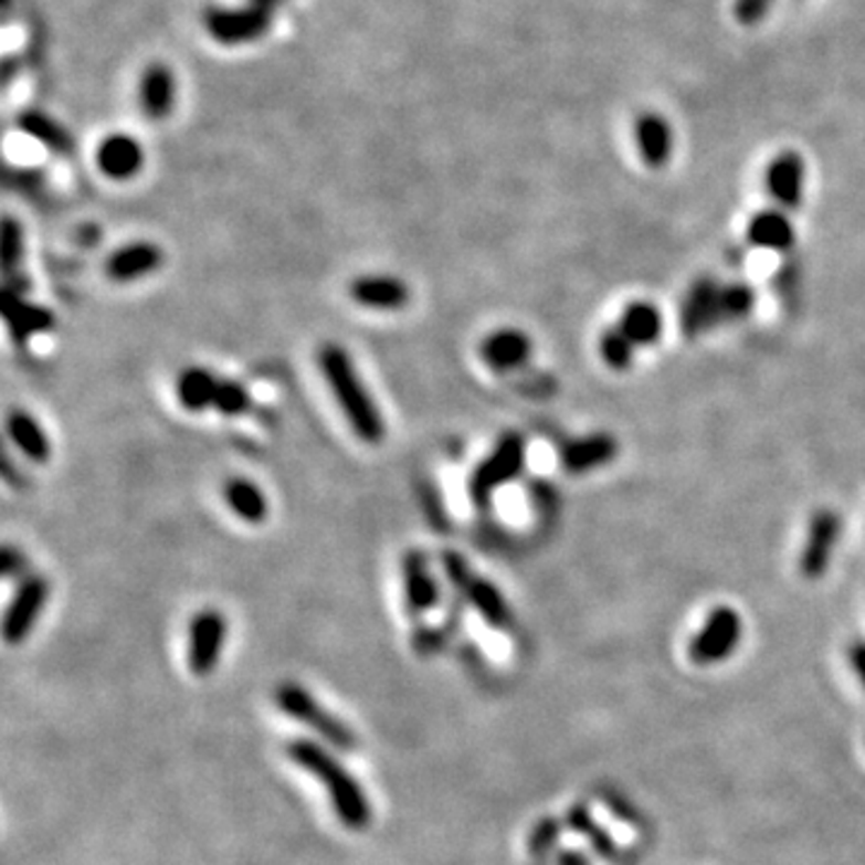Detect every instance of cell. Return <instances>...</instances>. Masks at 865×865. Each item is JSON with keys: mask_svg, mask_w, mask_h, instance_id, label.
I'll use <instances>...</instances> for the list:
<instances>
[{"mask_svg": "<svg viewBox=\"0 0 865 865\" xmlns=\"http://www.w3.org/2000/svg\"><path fill=\"white\" fill-rule=\"evenodd\" d=\"M219 388V378L212 376L208 368H188L178 378L176 392L181 404L190 411H202L214 407V397Z\"/></svg>", "mask_w": 865, "mask_h": 865, "instance_id": "24", "label": "cell"}, {"mask_svg": "<svg viewBox=\"0 0 865 865\" xmlns=\"http://www.w3.org/2000/svg\"><path fill=\"white\" fill-rule=\"evenodd\" d=\"M349 294L356 304L376 310H400L409 304V286L390 274H366L354 279Z\"/></svg>", "mask_w": 865, "mask_h": 865, "instance_id": "14", "label": "cell"}, {"mask_svg": "<svg viewBox=\"0 0 865 865\" xmlns=\"http://www.w3.org/2000/svg\"><path fill=\"white\" fill-rule=\"evenodd\" d=\"M443 633L441 630H433V627H419L414 633V650L421 654V656H431L435 654L437 650L443 647Z\"/></svg>", "mask_w": 865, "mask_h": 865, "instance_id": "34", "label": "cell"}, {"mask_svg": "<svg viewBox=\"0 0 865 865\" xmlns=\"http://www.w3.org/2000/svg\"><path fill=\"white\" fill-rule=\"evenodd\" d=\"M637 145L642 159L650 163V167H664L671 157V147H673V137L671 128L662 118L647 116L637 123Z\"/></svg>", "mask_w": 865, "mask_h": 865, "instance_id": "25", "label": "cell"}, {"mask_svg": "<svg viewBox=\"0 0 865 865\" xmlns=\"http://www.w3.org/2000/svg\"><path fill=\"white\" fill-rule=\"evenodd\" d=\"M558 836H560V822L558 820H553V817L539 820L537 825H534L531 834H529V854L534 858L546 856L548 851H551L558 844Z\"/></svg>", "mask_w": 865, "mask_h": 865, "instance_id": "33", "label": "cell"}, {"mask_svg": "<svg viewBox=\"0 0 865 865\" xmlns=\"http://www.w3.org/2000/svg\"><path fill=\"white\" fill-rule=\"evenodd\" d=\"M842 519L834 510H820L810 519L805 546L801 551V572L808 580H820L827 572L834 548L840 544Z\"/></svg>", "mask_w": 865, "mask_h": 865, "instance_id": "10", "label": "cell"}, {"mask_svg": "<svg viewBox=\"0 0 865 865\" xmlns=\"http://www.w3.org/2000/svg\"><path fill=\"white\" fill-rule=\"evenodd\" d=\"M568 820H570L572 830L582 832V834L587 836V840L594 844V848L599 851L601 856L615 858L618 851H615V846H613V842H611V836H609L606 832H603V830H599V825H594V820H592V815L587 813V808H584V805H574V808L570 810Z\"/></svg>", "mask_w": 865, "mask_h": 865, "instance_id": "30", "label": "cell"}, {"mask_svg": "<svg viewBox=\"0 0 865 865\" xmlns=\"http://www.w3.org/2000/svg\"><path fill=\"white\" fill-rule=\"evenodd\" d=\"M286 755L288 760L298 764L304 772L313 774L325 787L341 825L356 832L370 825L373 810H370L368 795L359 784V779L341 764L333 750L315 743L310 738H294L292 743H286Z\"/></svg>", "mask_w": 865, "mask_h": 865, "instance_id": "1", "label": "cell"}, {"mask_svg": "<svg viewBox=\"0 0 865 865\" xmlns=\"http://www.w3.org/2000/svg\"><path fill=\"white\" fill-rule=\"evenodd\" d=\"M18 126L27 135H32L34 140H39L41 145H46L49 149H56V152H61V155H67L73 149L71 135H67V130L61 126V123L49 118L46 114H36V112L24 114L18 120Z\"/></svg>", "mask_w": 865, "mask_h": 865, "instance_id": "26", "label": "cell"}, {"mask_svg": "<svg viewBox=\"0 0 865 865\" xmlns=\"http://www.w3.org/2000/svg\"><path fill=\"white\" fill-rule=\"evenodd\" d=\"M618 455V441L609 433H594L572 441L560 452V462L570 474H587L606 466Z\"/></svg>", "mask_w": 865, "mask_h": 865, "instance_id": "17", "label": "cell"}, {"mask_svg": "<svg viewBox=\"0 0 865 865\" xmlns=\"http://www.w3.org/2000/svg\"><path fill=\"white\" fill-rule=\"evenodd\" d=\"M558 865H589V858L577 854V851H560Z\"/></svg>", "mask_w": 865, "mask_h": 865, "instance_id": "37", "label": "cell"}, {"mask_svg": "<svg viewBox=\"0 0 865 865\" xmlns=\"http://www.w3.org/2000/svg\"><path fill=\"white\" fill-rule=\"evenodd\" d=\"M402 574H404V601L409 613L414 618L429 613L437 603V599H441V592H437V584L429 570V560H425V556L419 551H409L402 560Z\"/></svg>", "mask_w": 865, "mask_h": 865, "instance_id": "13", "label": "cell"}, {"mask_svg": "<svg viewBox=\"0 0 865 865\" xmlns=\"http://www.w3.org/2000/svg\"><path fill=\"white\" fill-rule=\"evenodd\" d=\"M599 349H601V359L606 361L613 370H627L630 363H633L635 345L630 341V337L623 333L621 327L606 329V333L601 335Z\"/></svg>", "mask_w": 865, "mask_h": 865, "instance_id": "28", "label": "cell"}, {"mask_svg": "<svg viewBox=\"0 0 865 865\" xmlns=\"http://www.w3.org/2000/svg\"><path fill=\"white\" fill-rule=\"evenodd\" d=\"M20 558H22V556H18L15 551H12L10 546L6 548V551H3V574H6V577H10L12 572L20 570V568L24 566V562H22Z\"/></svg>", "mask_w": 865, "mask_h": 865, "instance_id": "36", "label": "cell"}, {"mask_svg": "<svg viewBox=\"0 0 865 865\" xmlns=\"http://www.w3.org/2000/svg\"><path fill=\"white\" fill-rule=\"evenodd\" d=\"M249 407H251V397L241 382L219 380L217 397H214L217 411H222L226 416H239L243 411H249Z\"/></svg>", "mask_w": 865, "mask_h": 865, "instance_id": "31", "label": "cell"}, {"mask_svg": "<svg viewBox=\"0 0 865 865\" xmlns=\"http://www.w3.org/2000/svg\"><path fill=\"white\" fill-rule=\"evenodd\" d=\"M274 703L294 721L308 726L315 734H318L323 740H327V746H333L337 750H356L359 740H356L354 731L349 726L337 719L335 714H329L318 699H315L304 685L298 683H282L277 690H274Z\"/></svg>", "mask_w": 865, "mask_h": 865, "instance_id": "3", "label": "cell"}, {"mask_svg": "<svg viewBox=\"0 0 865 865\" xmlns=\"http://www.w3.org/2000/svg\"><path fill=\"white\" fill-rule=\"evenodd\" d=\"M226 642V618L217 609H204L188 623V668L192 676H210L219 666Z\"/></svg>", "mask_w": 865, "mask_h": 865, "instance_id": "7", "label": "cell"}, {"mask_svg": "<svg viewBox=\"0 0 865 865\" xmlns=\"http://www.w3.org/2000/svg\"><path fill=\"white\" fill-rule=\"evenodd\" d=\"M443 568H445L450 584L455 587L460 594H464V599L472 603L474 611L484 618L490 627L505 630L507 625L513 623V611H510V606H507V601L503 599L500 589L493 582L476 577L470 568V562H466L460 553H452V551L445 553Z\"/></svg>", "mask_w": 865, "mask_h": 865, "instance_id": "4", "label": "cell"}, {"mask_svg": "<svg viewBox=\"0 0 865 865\" xmlns=\"http://www.w3.org/2000/svg\"><path fill=\"white\" fill-rule=\"evenodd\" d=\"M748 241L764 251H777V253L789 251L795 241L791 219L779 210L760 212L758 217H752V222L748 226Z\"/></svg>", "mask_w": 865, "mask_h": 865, "instance_id": "21", "label": "cell"}, {"mask_svg": "<svg viewBox=\"0 0 865 865\" xmlns=\"http://www.w3.org/2000/svg\"><path fill=\"white\" fill-rule=\"evenodd\" d=\"M618 327L623 329L635 347H647L662 337L664 318L662 313H658V308L647 304V300H635V304H630L623 310L621 325Z\"/></svg>", "mask_w": 865, "mask_h": 865, "instance_id": "22", "label": "cell"}, {"mask_svg": "<svg viewBox=\"0 0 865 865\" xmlns=\"http://www.w3.org/2000/svg\"><path fill=\"white\" fill-rule=\"evenodd\" d=\"M0 255H3V270L15 272L22 260V226L12 217H6L3 236H0Z\"/></svg>", "mask_w": 865, "mask_h": 865, "instance_id": "32", "label": "cell"}, {"mask_svg": "<svg viewBox=\"0 0 865 865\" xmlns=\"http://www.w3.org/2000/svg\"><path fill=\"white\" fill-rule=\"evenodd\" d=\"M251 3L253 6H257V8H265V10H274V8H277L279 3H282V0H251Z\"/></svg>", "mask_w": 865, "mask_h": 865, "instance_id": "38", "label": "cell"}, {"mask_svg": "<svg viewBox=\"0 0 865 865\" xmlns=\"http://www.w3.org/2000/svg\"><path fill=\"white\" fill-rule=\"evenodd\" d=\"M8 435L15 447L22 452L27 460L36 464H46L51 457V441L46 431L41 429L32 414H27L22 409L10 411L8 416Z\"/></svg>", "mask_w": 865, "mask_h": 865, "instance_id": "20", "label": "cell"}, {"mask_svg": "<svg viewBox=\"0 0 865 865\" xmlns=\"http://www.w3.org/2000/svg\"><path fill=\"white\" fill-rule=\"evenodd\" d=\"M721 286L714 279H699L683 300L681 325L688 337H697L721 325Z\"/></svg>", "mask_w": 865, "mask_h": 865, "instance_id": "11", "label": "cell"}, {"mask_svg": "<svg viewBox=\"0 0 865 865\" xmlns=\"http://www.w3.org/2000/svg\"><path fill=\"white\" fill-rule=\"evenodd\" d=\"M320 370L333 390L341 414L347 416L351 431L361 437L363 443L378 445L384 437V421L376 407V400L366 390V384L356 370L351 356L339 345H325L320 349Z\"/></svg>", "mask_w": 865, "mask_h": 865, "instance_id": "2", "label": "cell"}, {"mask_svg": "<svg viewBox=\"0 0 865 865\" xmlns=\"http://www.w3.org/2000/svg\"><path fill=\"white\" fill-rule=\"evenodd\" d=\"M224 500L233 513L251 525H260L270 510L265 493L249 478H229L224 486Z\"/></svg>", "mask_w": 865, "mask_h": 865, "instance_id": "23", "label": "cell"}, {"mask_svg": "<svg viewBox=\"0 0 865 865\" xmlns=\"http://www.w3.org/2000/svg\"><path fill=\"white\" fill-rule=\"evenodd\" d=\"M803 181H805V167L801 157H795L793 152L777 157L772 163H769L764 173L767 196H772V200L781 204L784 210L799 208V202L803 198Z\"/></svg>", "mask_w": 865, "mask_h": 865, "instance_id": "12", "label": "cell"}, {"mask_svg": "<svg viewBox=\"0 0 865 865\" xmlns=\"http://www.w3.org/2000/svg\"><path fill=\"white\" fill-rule=\"evenodd\" d=\"M49 601V582L44 577L32 574L22 580L15 597H12L6 621H3V637L8 644H20L32 633L34 623L39 621Z\"/></svg>", "mask_w": 865, "mask_h": 865, "instance_id": "9", "label": "cell"}, {"mask_svg": "<svg viewBox=\"0 0 865 865\" xmlns=\"http://www.w3.org/2000/svg\"><path fill=\"white\" fill-rule=\"evenodd\" d=\"M531 356V339L519 333V329H498L484 339L481 345V359L486 361L493 370H517L529 361Z\"/></svg>", "mask_w": 865, "mask_h": 865, "instance_id": "16", "label": "cell"}, {"mask_svg": "<svg viewBox=\"0 0 865 865\" xmlns=\"http://www.w3.org/2000/svg\"><path fill=\"white\" fill-rule=\"evenodd\" d=\"M173 99H176V80L169 67L159 63L149 65L140 82V102L145 114L152 120L167 118L173 108Z\"/></svg>", "mask_w": 865, "mask_h": 865, "instance_id": "19", "label": "cell"}, {"mask_svg": "<svg viewBox=\"0 0 865 865\" xmlns=\"http://www.w3.org/2000/svg\"><path fill=\"white\" fill-rule=\"evenodd\" d=\"M163 260V253L159 245L149 243V241H137L123 245L120 251H116L106 263V274L108 279L114 282H135L143 279L147 274H152L159 270Z\"/></svg>", "mask_w": 865, "mask_h": 865, "instance_id": "15", "label": "cell"}, {"mask_svg": "<svg viewBox=\"0 0 865 865\" xmlns=\"http://www.w3.org/2000/svg\"><path fill=\"white\" fill-rule=\"evenodd\" d=\"M272 24V12L249 3V8H210L204 12L208 32L222 44H245L263 36Z\"/></svg>", "mask_w": 865, "mask_h": 865, "instance_id": "8", "label": "cell"}, {"mask_svg": "<svg viewBox=\"0 0 865 865\" xmlns=\"http://www.w3.org/2000/svg\"><path fill=\"white\" fill-rule=\"evenodd\" d=\"M6 320L10 323L15 339H22V341L34 333H41V329H49L53 323L51 313H46L44 308L27 306V304H20L18 308L6 304Z\"/></svg>", "mask_w": 865, "mask_h": 865, "instance_id": "27", "label": "cell"}, {"mask_svg": "<svg viewBox=\"0 0 865 865\" xmlns=\"http://www.w3.org/2000/svg\"><path fill=\"white\" fill-rule=\"evenodd\" d=\"M525 460H527V445L525 437L517 433H507L503 441L496 445V450L481 462L472 478H470V493L478 507H486L490 503V496L496 493L500 486H505L507 481H513L515 476L521 474L525 470Z\"/></svg>", "mask_w": 865, "mask_h": 865, "instance_id": "5", "label": "cell"}, {"mask_svg": "<svg viewBox=\"0 0 865 865\" xmlns=\"http://www.w3.org/2000/svg\"><path fill=\"white\" fill-rule=\"evenodd\" d=\"M145 152L137 140L128 135H112L99 145L96 152V163L104 176L116 178V181H128L143 169Z\"/></svg>", "mask_w": 865, "mask_h": 865, "instance_id": "18", "label": "cell"}, {"mask_svg": "<svg viewBox=\"0 0 865 865\" xmlns=\"http://www.w3.org/2000/svg\"><path fill=\"white\" fill-rule=\"evenodd\" d=\"M848 662H851V668H854V673H856V678L861 681V685L865 688V640L851 642Z\"/></svg>", "mask_w": 865, "mask_h": 865, "instance_id": "35", "label": "cell"}, {"mask_svg": "<svg viewBox=\"0 0 865 865\" xmlns=\"http://www.w3.org/2000/svg\"><path fill=\"white\" fill-rule=\"evenodd\" d=\"M721 323L743 320L755 306V292L748 284H726L721 286Z\"/></svg>", "mask_w": 865, "mask_h": 865, "instance_id": "29", "label": "cell"}, {"mask_svg": "<svg viewBox=\"0 0 865 865\" xmlns=\"http://www.w3.org/2000/svg\"><path fill=\"white\" fill-rule=\"evenodd\" d=\"M740 640H743V621L738 611L731 606H717L707 615L705 625L697 630L688 656L697 666L721 664L738 650Z\"/></svg>", "mask_w": 865, "mask_h": 865, "instance_id": "6", "label": "cell"}]
</instances>
